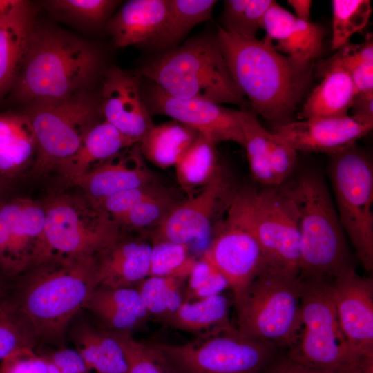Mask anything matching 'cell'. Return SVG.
Segmentation results:
<instances>
[{
    "instance_id": "27",
    "label": "cell",
    "mask_w": 373,
    "mask_h": 373,
    "mask_svg": "<svg viewBox=\"0 0 373 373\" xmlns=\"http://www.w3.org/2000/svg\"><path fill=\"white\" fill-rule=\"evenodd\" d=\"M68 336L93 373H128L115 332L106 329L82 310L72 321Z\"/></svg>"
},
{
    "instance_id": "2",
    "label": "cell",
    "mask_w": 373,
    "mask_h": 373,
    "mask_svg": "<svg viewBox=\"0 0 373 373\" xmlns=\"http://www.w3.org/2000/svg\"><path fill=\"white\" fill-rule=\"evenodd\" d=\"M218 42L229 72L254 111L272 128L292 121L312 79V61L278 52L265 39L245 38L218 26Z\"/></svg>"
},
{
    "instance_id": "20",
    "label": "cell",
    "mask_w": 373,
    "mask_h": 373,
    "mask_svg": "<svg viewBox=\"0 0 373 373\" xmlns=\"http://www.w3.org/2000/svg\"><path fill=\"white\" fill-rule=\"evenodd\" d=\"M372 127L347 115L294 120L273 127L271 131L297 152L330 155L356 143Z\"/></svg>"
},
{
    "instance_id": "16",
    "label": "cell",
    "mask_w": 373,
    "mask_h": 373,
    "mask_svg": "<svg viewBox=\"0 0 373 373\" xmlns=\"http://www.w3.org/2000/svg\"><path fill=\"white\" fill-rule=\"evenodd\" d=\"M142 97L151 114L169 116L216 144L229 141L244 147L239 110L202 99L177 98L154 84L148 86Z\"/></svg>"
},
{
    "instance_id": "13",
    "label": "cell",
    "mask_w": 373,
    "mask_h": 373,
    "mask_svg": "<svg viewBox=\"0 0 373 373\" xmlns=\"http://www.w3.org/2000/svg\"><path fill=\"white\" fill-rule=\"evenodd\" d=\"M252 218L264 269L299 276V211L283 185L253 189Z\"/></svg>"
},
{
    "instance_id": "28",
    "label": "cell",
    "mask_w": 373,
    "mask_h": 373,
    "mask_svg": "<svg viewBox=\"0 0 373 373\" xmlns=\"http://www.w3.org/2000/svg\"><path fill=\"white\" fill-rule=\"evenodd\" d=\"M38 153L25 112L0 111V176L9 184L32 169Z\"/></svg>"
},
{
    "instance_id": "17",
    "label": "cell",
    "mask_w": 373,
    "mask_h": 373,
    "mask_svg": "<svg viewBox=\"0 0 373 373\" xmlns=\"http://www.w3.org/2000/svg\"><path fill=\"white\" fill-rule=\"evenodd\" d=\"M339 324L356 358L373 356V280L350 269L331 280Z\"/></svg>"
},
{
    "instance_id": "44",
    "label": "cell",
    "mask_w": 373,
    "mask_h": 373,
    "mask_svg": "<svg viewBox=\"0 0 373 373\" xmlns=\"http://www.w3.org/2000/svg\"><path fill=\"white\" fill-rule=\"evenodd\" d=\"M52 10L79 22L101 24L118 3L111 0H54L47 1Z\"/></svg>"
},
{
    "instance_id": "50",
    "label": "cell",
    "mask_w": 373,
    "mask_h": 373,
    "mask_svg": "<svg viewBox=\"0 0 373 373\" xmlns=\"http://www.w3.org/2000/svg\"><path fill=\"white\" fill-rule=\"evenodd\" d=\"M40 357V356H39ZM41 358V357H40ZM45 363L46 373H61L59 368L50 361L41 358Z\"/></svg>"
},
{
    "instance_id": "3",
    "label": "cell",
    "mask_w": 373,
    "mask_h": 373,
    "mask_svg": "<svg viewBox=\"0 0 373 373\" xmlns=\"http://www.w3.org/2000/svg\"><path fill=\"white\" fill-rule=\"evenodd\" d=\"M101 66L100 52L90 44L52 28L35 26L10 97L29 105L87 92Z\"/></svg>"
},
{
    "instance_id": "14",
    "label": "cell",
    "mask_w": 373,
    "mask_h": 373,
    "mask_svg": "<svg viewBox=\"0 0 373 373\" xmlns=\"http://www.w3.org/2000/svg\"><path fill=\"white\" fill-rule=\"evenodd\" d=\"M43 202L0 198V268L11 279L49 258Z\"/></svg>"
},
{
    "instance_id": "33",
    "label": "cell",
    "mask_w": 373,
    "mask_h": 373,
    "mask_svg": "<svg viewBox=\"0 0 373 373\" xmlns=\"http://www.w3.org/2000/svg\"><path fill=\"white\" fill-rule=\"evenodd\" d=\"M216 145L200 134L174 166L178 182L189 195L206 186L220 169Z\"/></svg>"
},
{
    "instance_id": "15",
    "label": "cell",
    "mask_w": 373,
    "mask_h": 373,
    "mask_svg": "<svg viewBox=\"0 0 373 373\" xmlns=\"http://www.w3.org/2000/svg\"><path fill=\"white\" fill-rule=\"evenodd\" d=\"M236 191L220 169L198 193L177 203L155 229L153 242L169 240L189 245L209 238L213 220L220 209H227Z\"/></svg>"
},
{
    "instance_id": "32",
    "label": "cell",
    "mask_w": 373,
    "mask_h": 373,
    "mask_svg": "<svg viewBox=\"0 0 373 373\" xmlns=\"http://www.w3.org/2000/svg\"><path fill=\"white\" fill-rule=\"evenodd\" d=\"M199 135L191 128L173 120L154 125L138 146L144 159L165 169L175 165Z\"/></svg>"
},
{
    "instance_id": "42",
    "label": "cell",
    "mask_w": 373,
    "mask_h": 373,
    "mask_svg": "<svg viewBox=\"0 0 373 373\" xmlns=\"http://www.w3.org/2000/svg\"><path fill=\"white\" fill-rule=\"evenodd\" d=\"M229 288L225 278L209 261H196L186 283L184 302L193 301L218 294Z\"/></svg>"
},
{
    "instance_id": "5",
    "label": "cell",
    "mask_w": 373,
    "mask_h": 373,
    "mask_svg": "<svg viewBox=\"0 0 373 373\" xmlns=\"http://www.w3.org/2000/svg\"><path fill=\"white\" fill-rule=\"evenodd\" d=\"M283 185L299 211L300 277L333 279L354 269L346 235L322 176L306 171Z\"/></svg>"
},
{
    "instance_id": "52",
    "label": "cell",
    "mask_w": 373,
    "mask_h": 373,
    "mask_svg": "<svg viewBox=\"0 0 373 373\" xmlns=\"http://www.w3.org/2000/svg\"><path fill=\"white\" fill-rule=\"evenodd\" d=\"M9 184L0 176V198L3 197L8 190Z\"/></svg>"
},
{
    "instance_id": "39",
    "label": "cell",
    "mask_w": 373,
    "mask_h": 373,
    "mask_svg": "<svg viewBox=\"0 0 373 373\" xmlns=\"http://www.w3.org/2000/svg\"><path fill=\"white\" fill-rule=\"evenodd\" d=\"M197 260L189 254L188 245L169 240L153 242L149 276L188 278Z\"/></svg>"
},
{
    "instance_id": "37",
    "label": "cell",
    "mask_w": 373,
    "mask_h": 373,
    "mask_svg": "<svg viewBox=\"0 0 373 373\" xmlns=\"http://www.w3.org/2000/svg\"><path fill=\"white\" fill-rule=\"evenodd\" d=\"M273 0H227L222 15L226 31L245 38H256Z\"/></svg>"
},
{
    "instance_id": "19",
    "label": "cell",
    "mask_w": 373,
    "mask_h": 373,
    "mask_svg": "<svg viewBox=\"0 0 373 373\" xmlns=\"http://www.w3.org/2000/svg\"><path fill=\"white\" fill-rule=\"evenodd\" d=\"M244 149L253 178L265 187L280 186L293 173L297 151L265 129L252 111L239 110Z\"/></svg>"
},
{
    "instance_id": "12",
    "label": "cell",
    "mask_w": 373,
    "mask_h": 373,
    "mask_svg": "<svg viewBox=\"0 0 373 373\" xmlns=\"http://www.w3.org/2000/svg\"><path fill=\"white\" fill-rule=\"evenodd\" d=\"M24 112L38 146L35 163L29 173L35 176L57 171L99 122L97 104L87 92L61 100L30 104Z\"/></svg>"
},
{
    "instance_id": "18",
    "label": "cell",
    "mask_w": 373,
    "mask_h": 373,
    "mask_svg": "<svg viewBox=\"0 0 373 373\" xmlns=\"http://www.w3.org/2000/svg\"><path fill=\"white\" fill-rule=\"evenodd\" d=\"M140 77L112 66L105 73L102 88L104 120L133 144L154 126L142 97Z\"/></svg>"
},
{
    "instance_id": "46",
    "label": "cell",
    "mask_w": 373,
    "mask_h": 373,
    "mask_svg": "<svg viewBox=\"0 0 373 373\" xmlns=\"http://www.w3.org/2000/svg\"><path fill=\"white\" fill-rule=\"evenodd\" d=\"M35 352L41 358L56 365L61 373H93L87 367L84 358L75 349L63 347H37Z\"/></svg>"
},
{
    "instance_id": "43",
    "label": "cell",
    "mask_w": 373,
    "mask_h": 373,
    "mask_svg": "<svg viewBox=\"0 0 373 373\" xmlns=\"http://www.w3.org/2000/svg\"><path fill=\"white\" fill-rule=\"evenodd\" d=\"M36 347L34 338L20 318L4 305L0 307V361Z\"/></svg>"
},
{
    "instance_id": "9",
    "label": "cell",
    "mask_w": 373,
    "mask_h": 373,
    "mask_svg": "<svg viewBox=\"0 0 373 373\" xmlns=\"http://www.w3.org/2000/svg\"><path fill=\"white\" fill-rule=\"evenodd\" d=\"M173 373H262L278 347L241 336L233 327L183 344L156 343Z\"/></svg>"
},
{
    "instance_id": "48",
    "label": "cell",
    "mask_w": 373,
    "mask_h": 373,
    "mask_svg": "<svg viewBox=\"0 0 373 373\" xmlns=\"http://www.w3.org/2000/svg\"><path fill=\"white\" fill-rule=\"evenodd\" d=\"M287 3L294 10L296 18L303 21H310L312 1L288 0Z\"/></svg>"
},
{
    "instance_id": "51",
    "label": "cell",
    "mask_w": 373,
    "mask_h": 373,
    "mask_svg": "<svg viewBox=\"0 0 373 373\" xmlns=\"http://www.w3.org/2000/svg\"><path fill=\"white\" fill-rule=\"evenodd\" d=\"M0 373H15L7 358L1 362Z\"/></svg>"
},
{
    "instance_id": "38",
    "label": "cell",
    "mask_w": 373,
    "mask_h": 373,
    "mask_svg": "<svg viewBox=\"0 0 373 373\" xmlns=\"http://www.w3.org/2000/svg\"><path fill=\"white\" fill-rule=\"evenodd\" d=\"M331 48L337 51L367 24L372 13L369 0H333Z\"/></svg>"
},
{
    "instance_id": "7",
    "label": "cell",
    "mask_w": 373,
    "mask_h": 373,
    "mask_svg": "<svg viewBox=\"0 0 373 373\" xmlns=\"http://www.w3.org/2000/svg\"><path fill=\"white\" fill-rule=\"evenodd\" d=\"M300 278L302 329L286 355L314 368L348 373L361 358L352 353L341 330L332 297V279Z\"/></svg>"
},
{
    "instance_id": "26",
    "label": "cell",
    "mask_w": 373,
    "mask_h": 373,
    "mask_svg": "<svg viewBox=\"0 0 373 373\" xmlns=\"http://www.w3.org/2000/svg\"><path fill=\"white\" fill-rule=\"evenodd\" d=\"M102 327L132 333L147 325L150 315L135 287L97 285L83 309Z\"/></svg>"
},
{
    "instance_id": "25",
    "label": "cell",
    "mask_w": 373,
    "mask_h": 373,
    "mask_svg": "<svg viewBox=\"0 0 373 373\" xmlns=\"http://www.w3.org/2000/svg\"><path fill=\"white\" fill-rule=\"evenodd\" d=\"M262 29L266 33L264 39L276 41L274 48L283 55L313 61L323 50V27L298 19L275 1L265 13Z\"/></svg>"
},
{
    "instance_id": "23",
    "label": "cell",
    "mask_w": 373,
    "mask_h": 373,
    "mask_svg": "<svg viewBox=\"0 0 373 373\" xmlns=\"http://www.w3.org/2000/svg\"><path fill=\"white\" fill-rule=\"evenodd\" d=\"M152 245L122 235L95 255L97 285L135 287L149 275Z\"/></svg>"
},
{
    "instance_id": "35",
    "label": "cell",
    "mask_w": 373,
    "mask_h": 373,
    "mask_svg": "<svg viewBox=\"0 0 373 373\" xmlns=\"http://www.w3.org/2000/svg\"><path fill=\"white\" fill-rule=\"evenodd\" d=\"M168 17L157 48L175 46L194 26L209 20L216 1L168 0Z\"/></svg>"
},
{
    "instance_id": "41",
    "label": "cell",
    "mask_w": 373,
    "mask_h": 373,
    "mask_svg": "<svg viewBox=\"0 0 373 373\" xmlns=\"http://www.w3.org/2000/svg\"><path fill=\"white\" fill-rule=\"evenodd\" d=\"M176 204L169 193L162 191L115 220L122 228L133 230L156 228Z\"/></svg>"
},
{
    "instance_id": "8",
    "label": "cell",
    "mask_w": 373,
    "mask_h": 373,
    "mask_svg": "<svg viewBox=\"0 0 373 373\" xmlns=\"http://www.w3.org/2000/svg\"><path fill=\"white\" fill-rule=\"evenodd\" d=\"M329 155V176L341 224L363 268L372 271V159L356 143Z\"/></svg>"
},
{
    "instance_id": "1",
    "label": "cell",
    "mask_w": 373,
    "mask_h": 373,
    "mask_svg": "<svg viewBox=\"0 0 373 373\" xmlns=\"http://www.w3.org/2000/svg\"><path fill=\"white\" fill-rule=\"evenodd\" d=\"M97 286L95 256H52L12 279L3 305L26 326L37 347H63Z\"/></svg>"
},
{
    "instance_id": "30",
    "label": "cell",
    "mask_w": 373,
    "mask_h": 373,
    "mask_svg": "<svg viewBox=\"0 0 373 373\" xmlns=\"http://www.w3.org/2000/svg\"><path fill=\"white\" fill-rule=\"evenodd\" d=\"M325 69L298 113L299 120L349 115L356 90L348 73L332 57Z\"/></svg>"
},
{
    "instance_id": "21",
    "label": "cell",
    "mask_w": 373,
    "mask_h": 373,
    "mask_svg": "<svg viewBox=\"0 0 373 373\" xmlns=\"http://www.w3.org/2000/svg\"><path fill=\"white\" fill-rule=\"evenodd\" d=\"M153 183V174L136 144L87 173L74 186L99 207L104 200L118 192Z\"/></svg>"
},
{
    "instance_id": "36",
    "label": "cell",
    "mask_w": 373,
    "mask_h": 373,
    "mask_svg": "<svg viewBox=\"0 0 373 373\" xmlns=\"http://www.w3.org/2000/svg\"><path fill=\"white\" fill-rule=\"evenodd\" d=\"M349 74L356 90L355 96L373 95V39L367 34L361 44L349 42L332 57Z\"/></svg>"
},
{
    "instance_id": "11",
    "label": "cell",
    "mask_w": 373,
    "mask_h": 373,
    "mask_svg": "<svg viewBox=\"0 0 373 373\" xmlns=\"http://www.w3.org/2000/svg\"><path fill=\"white\" fill-rule=\"evenodd\" d=\"M43 203L49 257L95 256L122 233L118 222L83 194L55 195Z\"/></svg>"
},
{
    "instance_id": "40",
    "label": "cell",
    "mask_w": 373,
    "mask_h": 373,
    "mask_svg": "<svg viewBox=\"0 0 373 373\" xmlns=\"http://www.w3.org/2000/svg\"><path fill=\"white\" fill-rule=\"evenodd\" d=\"M115 333L124 352L128 373H173L153 343L139 341L130 332Z\"/></svg>"
},
{
    "instance_id": "10",
    "label": "cell",
    "mask_w": 373,
    "mask_h": 373,
    "mask_svg": "<svg viewBox=\"0 0 373 373\" xmlns=\"http://www.w3.org/2000/svg\"><path fill=\"white\" fill-rule=\"evenodd\" d=\"M252 189L236 192L225 217L215 226L213 238L202 256L227 280L235 307L265 269L262 251L254 229Z\"/></svg>"
},
{
    "instance_id": "29",
    "label": "cell",
    "mask_w": 373,
    "mask_h": 373,
    "mask_svg": "<svg viewBox=\"0 0 373 373\" xmlns=\"http://www.w3.org/2000/svg\"><path fill=\"white\" fill-rule=\"evenodd\" d=\"M133 145L104 119L88 131L77 150L57 171L65 182L74 186L87 173Z\"/></svg>"
},
{
    "instance_id": "31",
    "label": "cell",
    "mask_w": 373,
    "mask_h": 373,
    "mask_svg": "<svg viewBox=\"0 0 373 373\" xmlns=\"http://www.w3.org/2000/svg\"><path fill=\"white\" fill-rule=\"evenodd\" d=\"M229 301L221 294L184 302L164 323L175 329L204 334L233 328L229 319Z\"/></svg>"
},
{
    "instance_id": "34",
    "label": "cell",
    "mask_w": 373,
    "mask_h": 373,
    "mask_svg": "<svg viewBox=\"0 0 373 373\" xmlns=\"http://www.w3.org/2000/svg\"><path fill=\"white\" fill-rule=\"evenodd\" d=\"M186 278L148 276L136 287L150 315L163 325L184 303Z\"/></svg>"
},
{
    "instance_id": "45",
    "label": "cell",
    "mask_w": 373,
    "mask_h": 373,
    "mask_svg": "<svg viewBox=\"0 0 373 373\" xmlns=\"http://www.w3.org/2000/svg\"><path fill=\"white\" fill-rule=\"evenodd\" d=\"M162 191L154 183L134 187L110 196L104 200L99 207L109 214L113 219H116L143 201L160 193Z\"/></svg>"
},
{
    "instance_id": "47",
    "label": "cell",
    "mask_w": 373,
    "mask_h": 373,
    "mask_svg": "<svg viewBox=\"0 0 373 373\" xmlns=\"http://www.w3.org/2000/svg\"><path fill=\"white\" fill-rule=\"evenodd\" d=\"M262 373H332L314 368L298 362L288 356L276 357L266 367Z\"/></svg>"
},
{
    "instance_id": "4",
    "label": "cell",
    "mask_w": 373,
    "mask_h": 373,
    "mask_svg": "<svg viewBox=\"0 0 373 373\" xmlns=\"http://www.w3.org/2000/svg\"><path fill=\"white\" fill-rule=\"evenodd\" d=\"M137 75L177 98L231 104L251 111L232 80L216 36L193 37L151 59Z\"/></svg>"
},
{
    "instance_id": "24",
    "label": "cell",
    "mask_w": 373,
    "mask_h": 373,
    "mask_svg": "<svg viewBox=\"0 0 373 373\" xmlns=\"http://www.w3.org/2000/svg\"><path fill=\"white\" fill-rule=\"evenodd\" d=\"M168 0H130L109 19L107 30L115 47H157L166 22Z\"/></svg>"
},
{
    "instance_id": "6",
    "label": "cell",
    "mask_w": 373,
    "mask_h": 373,
    "mask_svg": "<svg viewBox=\"0 0 373 373\" xmlns=\"http://www.w3.org/2000/svg\"><path fill=\"white\" fill-rule=\"evenodd\" d=\"M302 279L263 269L253 280L236 309V327L242 336L290 348L302 329Z\"/></svg>"
},
{
    "instance_id": "22",
    "label": "cell",
    "mask_w": 373,
    "mask_h": 373,
    "mask_svg": "<svg viewBox=\"0 0 373 373\" xmlns=\"http://www.w3.org/2000/svg\"><path fill=\"white\" fill-rule=\"evenodd\" d=\"M34 26L28 1L0 0V102L15 82Z\"/></svg>"
},
{
    "instance_id": "49",
    "label": "cell",
    "mask_w": 373,
    "mask_h": 373,
    "mask_svg": "<svg viewBox=\"0 0 373 373\" xmlns=\"http://www.w3.org/2000/svg\"><path fill=\"white\" fill-rule=\"evenodd\" d=\"M12 279L9 278L0 268V307L6 302L9 294Z\"/></svg>"
}]
</instances>
